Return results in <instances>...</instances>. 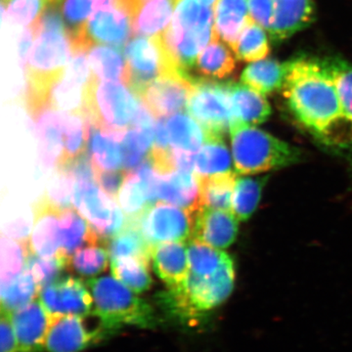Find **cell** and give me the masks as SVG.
Returning a JSON list of instances; mask_svg holds the SVG:
<instances>
[{"label": "cell", "mask_w": 352, "mask_h": 352, "mask_svg": "<svg viewBox=\"0 0 352 352\" xmlns=\"http://www.w3.org/2000/svg\"><path fill=\"white\" fill-rule=\"evenodd\" d=\"M124 132L91 126L87 151L97 170H119L124 166L122 140Z\"/></svg>", "instance_id": "cell-23"}, {"label": "cell", "mask_w": 352, "mask_h": 352, "mask_svg": "<svg viewBox=\"0 0 352 352\" xmlns=\"http://www.w3.org/2000/svg\"><path fill=\"white\" fill-rule=\"evenodd\" d=\"M157 196V200L195 214L201 208L200 178L195 173L182 170L160 175Z\"/></svg>", "instance_id": "cell-21"}, {"label": "cell", "mask_w": 352, "mask_h": 352, "mask_svg": "<svg viewBox=\"0 0 352 352\" xmlns=\"http://www.w3.org/2000/svg\"><path fill=\"white\" fill-rule=\"evenodd\" d=\"M29 254V241L22 242L1 237V264H0V289L12 283L24 272Z\"/></svg>", "instance_id": "cell-41"}, {"label": "cell", "mask_w": 352, "mask_h": 352, "mask_svg": "<svg viewBox=\"0 0 352 352\" xmlns=\"http://www.w3.org/2000/svg\"><path fill=\"white\" fill-rule=\"evenodd\" d=\"M162 38L176 66L188 73L201 51L217 38L214 9L197 0H178L173 21Z\"/></svg>", "instance_id": "cell-2"}, {"label": "cell", "mask_w": 352, "mask_h": 352, "mask_svg": "<svg viewBox=\"0 0 352 352\" xmlns=\"http://www.w3.org/2000/svg\"><path fill=\"white\" fill-rule=\"evenodd\" d=\"M197 1L200 2L201 6L214 9L217 4L219 3V0H197Z\"/></svg>", "instance_id": "cell-53"}, {"label": "cell", "mask_w": 352, "mask_h": 352, "mask_svg": "<svg viewBox=\"0 0 352 352\" xmlns=\"http://www.w3.org/2000/svg\"><path fill=\"white\" fill-rule=\"evenodd\" d=\"M91 126L89 118L83 110L64 113V149L60 166L71 163L87 153Z\"/></svg>", "instance_id": "cell-30"}, {"label": "cell", "mask_w": 352, "mask_h": 352, "mask_svg": "<svg viewBox=\"0 0 352 352\" xmlns=\"http://www.w3.org/2000/svg\"><path fill=\"white\" fill-rule=\"evenodd\" d=\"M231 152L236 173L254 175L280 170L298 163V148L254 126L233 122L230 127Z\"/></svg>", "instance_id": "cell-3"}, {"label": "cell", "mask_w": 352, "mask_h": 352, "mask_svg": "<svg viewBox=\"0 0 352 352\" xmlns=\"http://www.w3.org/2000/svg\"><path fill=\"white\" fill-rule=\"evenodd\" d=\"M156 131L154 119H143L124 132L122 140V159L126 173L133 170L146 159V155L153 147Z\"/></svg>", "instance_id": "cell-27"}, {"label": "cell", "mask_w": 352, "mask_h": 352, "mask_svg": "<svg viewBox=\"0 0 352 352\" xmlns=\"http://www.w3.org/2000/svg\"><path fill=\"white\" fill-rule=\"evenodd\" d=\"M74 54L69 31L41 32L36 34L25 73V94H38L64 73Z\"/></svg>", "instance_id": "cell-7"}, {"label": "cell", "mask_w": 352, "mask_h": 352, "mask_svg": "<svg viewBox=\"0 0 352 352\" xmlns=\"http://www.w3.org/2000/svg\"><path fill=\"white\" fill-rule=\"evenodd\" d=\"M39 300L53 317L78 315L87 317L94 314L91 293L82 280L73 276L60 277L41 289Z\"/></svg>", "instance_id": "cell-14"}, {"label": "cell", "mask_w": 352, "mask_h": 352, "mask_svg": "<svg viewBox=\"0 0 352 352\" xmlns=\"http://www.w3.org/2000/svg\"><path fill=\"white\" fill-rule=\"evenodd\" d=\"M87 286L94 298V314L100 319L103 329L113 330L124 325L152 328L156 325L151 305L113 275L92 278L88 280Z\"/></svg>", "instance_id": "cell-4"}, {"label": "cell", "mask_w": 352, "mask_h": 352, "mask_svg": "<svg viewBox=\"0 0 352 352\" xmlns=\"http://www.w3.org/2000/svg\"><path fill=\"white\" fill-rule=\"evenodd\" d=\"M289 62L281 63L274 59H263L250 64L241 75V82L261 94L280 89L288 74Z\"/></svg>", "instance_id": "cell-29"}, {"label": "cell", "mask_w": 352, "mask_h": 352, "mask_svg": "<svg viewBox=\"0 0 352 352\" xmlns=\"http://www.w3.org/2000/svg\"><path fill=\"white\" fill-rule=\"evenodd\" d=\"M250 20L248 0H219L215 6V32L232 50Z\"/></svg>", "instance_id": "cell-25"}, {"label": "cell", "mask_w": 352, "mask_h": 352, "mask_svg": "<svg viewBox=\"0 0 352 352\" xmlns=\"http://www.w3.org/2000/svg\"><path fill=\"white\" fill-rule=\"evenodd\" d=\"M314 19L312 0H273V21L270 34L275 41L291 38Z\"/></svg>", "instance_id": "cell-22"}, {"label": "cell", "mask_w": 352, "mask_h": 352, "mask_svg": "<svg viewBox=\"0 0 352 352\" xmlns=\"http://www.w3.org/2000/svg\"><path fill=\"white\" fill-rule=\"evenodd\" d=\"M51 0H3L7 19L11 24L30 27L45 10Z\"/></svg>", "instance_id": "cell-46"}, {"label": "cell", "mask_w": 352, "mask_h": 352, "mask_svg": "<svg viewBox=\"0 0 352 352\" xmlns=\"http://www.w3.org/2000/svg\"><path fill=\"white\" fill-rule=\"evenodd\" d=\"M102 243L87 219L73 208L61 210V249L58 256L69 259L85 245Z\"/></svg>", "instance_id": "cell-26"}, {"label": "cell", "mask_w": 352, "mask_h": 352, "mask_svg": "<svg viewBox=\"0 0 352 352\" xmlns=\"http://www.w3.org/2000/svg\"><path fill=\"white\" fill-rule=\"evenodd\" d=\"M239 221L232 210L201 208L194 214L191 238L215 249L226 250L237 238Z\"/></svg>", "instance_id": "cell-18"}, {"label": "cell", "mask_w": 352, "mask_h": 352, "mask_svg": "<svg viewBox=\"0 0 352 352\" xmlns=\"http://www.w3.org/2000/svg\"><path fill=\"white\" fill-rule=\"evenodd\" d=\"M151 259L155 272L166 283L168 291L182 289L190 272L185 241H170L153 245Z\"/></svg>", "instance_id": "cell-19"}, {"label": "cell", "mask_w": 352, "mask_h": 352, "mask_svg": "<svg viewBox=\"0 0 352 352\" xmlns=\"http://www.w3.org/2000/svg\"><path fill=\"white\" fill-rule=\"evenodd\" d=\"M337 88L342 113L352 122V65L339 57L320 60Z\"/></svg>", "instance_id": "cell-43"}, {"label": "cell", "mask_w": 352, "mask_h": 352, "mask_svg": "<svg viewBox=\"0 0 352 352\" xmlns=\"http://www.w3.org/2000/svg\"><path fill=\"white\" fill-rule=\"evenodd\" d=\"M85 317L78 315H64L53 318L45 347L48 352H82L95 339L98 332L88 330L85 323Z\"/></svg>", "instance_id": "cell-20"}, {"label": "cell", "mask_w": 352, "mask_h": 352, "mask_svg": "<svg viewBox=\"0 0 352 352\" xmlns=\"http://www.w3.org/2000/svg\"><path fill=\"white\" fill-rule=\"evenodd\" d=\"M267 179V176L254 178L244 175L237 178L232 197V212L241 221L249 219L256 212Z\"/></svg>", "instance_id": "cell-38"}, {"label": "cell", "mask_w": 352, "mask_h": 352, "mask_svg": "<svg viewBox=\"0 0 352 352\" xmlns=\"http://www.w3.org/2000/svg\"><path fill=\"white\" fill-rule=\"evenodd\" d=\"M73 205L87 220L102 244L124 228L126 220L115 200L97 182H75Z\"/></svg>", "instance_id": "cell-11"}, {"label": "cell", "mask_w": 352, "mask_h": 352, "mask_svg": "<svg viewBox=\"0 0 352 352\" xmlns=\"http://www.w3.org/2000/svg\"><path fill=\"white\" fill-rule=\"evenodd\" d=\"M111 259L140 256L151 261L152 245L148 244L138 226L126 220L124 228L119 233L103 243Z\"/></svg>", "instance_id": "cell-35"}, {"label": "cell", "mask_w": 352, "mask_h": 352, "mask_svg": "<svg viewBox=\"0 0 352 352\" xmlns=\"http://www.w3.org/2000/svg\"><path fill=\"white\" fill-rule=\"evenodd\" d=\"M248 4L252 19L270 32L273 21V0H248Z\"/></svg>", "instance_id": "cell-50"}, {"label": "cell", "mask_w": 352, "mask_h": 352, "mask_svg": "<svg viewBox=\"0 0 352 352\" xmlns=\"http://www.w3.org/2000/svg\"><path fill=\"white\" fill-rule=\"evenodd\" d=\"M38 288L32 273L27 267L19 277L0 289L1 296V311L12 314L15 310L34 302V298L38 296Z\"/></svg>", "instance_id": "cell-42"}, {"label": "cell", "mask_w": 352, "mask_h": 352, "mask_svg": "<svg viewBox=\"0 0 352 352\" xmlns=\"http://www.w3.org/2000/svg\"><path fill=\"white\" fill-rule=\"evenodd\" d=\"M187 111L210 135L223 136L235 122L229 83L194 78Z\"/></svg>", "instance_id": "cell-9"}, {"label": "cell", "mask_w": 352, "mask_h": 352, "mask_svg": "<svg viewBox=\"0 0 352 352\" xmlns=\"http://www.w3.org/2000/svg\"><path fill=\"white\" fill-rule=\"evenodd\" d=\"M135 0H119V3L122 4V6L126 7L127 10L129 12H131L132 6H133V3Z\"/></svg>", "instance_id": "cell-54"}, {"label": "cell", "mask_w": 352, "mask_h": 352, "mask_svg": "<svg viewBox=\"0 0 352 352\" xmlns=\"http://www.w3.org/2000/svg\"><path fill=\"white\" fill-rule=\"evenodd\" d=\"M282 89L296 119L324 142L346 118L337 88L320 60L298 58L289 61Z\"/></svg>", "instance_id": "cell-1"}, {"label": "cell", "mask_w": 352, "mask_h": 352, "mask_svg": "<svg viewBox=\"0 0 352 352\" xmlns=\"http://www.w3.org/2000/svg\"><path fill=\"white\" fill-rule=\"evenodd\" d=\"M69 265V261L61 256L41 258L36 254H28L25 267L32 273L38 291L59 279L60 275Z\"/></svg>", "instance_id": "cell-45"}, {"label": "cell", "mask_w": 352, "mask_h": 352, "mask_svg": "<svg viewBox=\"0 0 352 352\" xmlns=\"http://www.w3.org/2000/svg\"><path fill=\"white\" fill-rule=\"evenodd\" d=\"M109 252L102 243L85 245L69 259L68 267L85 277H94L107 270Z\"/></svg>", "instance_id": "cell-44"}, {"label": "cell", "mask_w": 352, "mask_h": 352, "mask_svg": "<svg viewBox=\"0 0 352 352\" xmlns=\"http://www.w3.org/2000/svg\"><path fill=\"white\" fill-rule=\"evenodd\" d=\"M233 52L241 61L250 63L265 59L270 52L265 29L251 18L241 32Z\"/></svg>", "instance_id": "cell-40"}, {"label": "cell", "mask_w": 352, "mask_h": 352, "mask_svg": "<svg viewBox=\"0 0 352 352\" xmlns=\"http://www.w3.org/2000/svg\"><path fill=\"white\" fill-rule=\"evenodd\" d=\"M133 32L131 12L118 3L95 11L82 29L71 34L74 48L90 50L96 44L120 47Z\"/></svg>", "instance_id": "cell-12"}, {"label": "cell", "mask_w": 352, "mask_h": 352, "mask_svg": "<svg viewBox=\"0 0 352 352\" xmlns=\"http://www.w3.org/2000/svg\"><path fill=\"white\" fill-rule=\"evenodd\" d=\"M34 38H36V32H34L32 25L25 28L21 34L18 51H19L21 66L25 69H27L28 63H29L30 54H31L32 48V39Z\"/></svg>", "instance_id": "cell-52"}, {"label": "cell", "mask_w": 352, "mask_h": 352, "mask_svg": "<svg viewBox=\"0 0 352 352\" xmlns=\"http://www.w3.org/2000/svg\"><path fill=\"white\" fill-rule=\"evenodd\" d=\"M92 76L99 80H112L129 85V74L126 58L113 47L94 45L88 52Z\"/></svg>", "instance_id": "cell-33"}, {"label": "cell", "mask_w": 352, "mask_h": 352, "mask_svg": "<svg viewBox=\"0 0 352 352\" xmlns=\"http://www.w3.org/2000/svg\"><path fill=\"white\" fill-rule=\"evenodd\" d=\"M193 76L175 72L157 78L139 97L155 118H166L187 108L194 91Z\"/></svg>", "instance_id": "cell-13"}, {"label": "cell", "mask_w": 352, "mask_h": 352, "mask_svg": "<svg viewBox=\"0 0 352 352\" xmlns=\"http://www.w3.org/2000/svg\"><path fill=\"white\" fill-rule=\"evenodd\" d=\"M235 122L248 126H258L271 115L270 102L264 94L241 83H229Z\"/></svg>", "instance_id": "cell-24"}, {"label": "cell", "mask_w": 352, "mask_h": 352, "mask_svg": "<svg viewBox=\"0 0 352 352\" xmlns=\"http://www.w3.org/2000/svg\"><path fill=\"white\" fill-rule=\"evenodd\" d=\"M170 0H149L139 4L132 16L136 36H161L170 25L173 6Z\"/></svg>", "instance_id": "cell-28"}, {"label": "cell", "mask_w": 352, "mask_h": 352, "mask_svg": "<svg viewBox=\"0 0 352 352\" xmlns=\"http://www.w3.org/2000/svg\"><path fill=\"white\" fill-rule=\"evenodd\" d=\"M234 54L233 50H229L226 43L217 36L201 51L193 68L208 78H226L236 68Z\"/></svg>", "instance_id": "cell-32"}, {"label": "cell", "mask_w": 352, "mask_h": 352, "mask_svg": "<svg viewBox=\"0 0 352 352\" xmlns=\"http://www.w3.org/2000/svg\"><path fill=\"white\" fill-rule=\"evenodd\" d=\"M126 177V173L124 170H97V184L113 200L119 196Z\"/></svg>", "instance_id": "cell-49"}, {"label": "cell", "mask_w": 352, "mask_h": 352, "mask_svg": "<svg viewBox=\"0 0 352 352\" xmlns=\"http://www.w3.org/2000/svg\"><path fill=\"white\" fill-rule=\"evenodd\" d=\"M29 113L36 122L41 164L46 168H59L63 157L64 113L46 105Z\"/></svg>", "instance_id": "cell-16"}, {"label": "cell", "mask_w": 352, "mask_h": 352, "mask_svg": "<svg viewBox=\"0 0 352 352\" xmlns=\"http://www.w3.org/2000/svg\"><path fill=\"white\" fill-rule=\"evenodd\" d=\"M150 259L126 256L111 259L112 275L136 294L151 288L153 280L149 272Z\"/></svg>", "instance_id": "cell-37"}, {"label": "cell", "mask_w": 352, "mask_h": 352, "mask_svg": "<svg viewBox=\"0 0 352 352\" xmlns=\"http://www.w3.org/2000/svg\"><path fill=\"white\" fill-rule=\"evenodd\" d=\"M0 339H1L0 352H19L18 340L14 332L10 314L2 311L1 320H0Z\"/></svg>", "instance_id": "cell-51"}, {"label": "cell", "mask_w": 352, "mask_h": 352, "mask_svg": "<svg viewBox=\"0 0 352 352\" xmlns=\"http://www.w3.org/2000/svg\"><path fill=\"white\" fill-rule=\"evenodd\" d=\"M140 98L124 83L99 80L92 76L85 92V111L92 126L108 131L131 127Z\"/></svg>", "instance_id": "cell-6"}, {"label": "cell", "mask_w": 352, "mask_h": 352, "mask_svg": "<svg viewBox=\"0 0 352 352\" xmlns=\"http://www.w3.org/2000/svg\"><path fill=\"white\" fill-rule=\"evenodd\" d=\"M62 14L69 34L82 29L90 14L97 10L96 0H64Z\"/></svg>", "instance_id": "cell-48"}, {"label": "cell", "mask_w": 352, "mask_h": 352, "mask_svg": "<svg viewBox=\"0 0 352 352\" xmlns=\"http://www.w3.org/2000/svg\"><path fill=\"white\" fill-rule=\"evenodd\" d=\"M238 173L236 170L200 178L201 208L232 210V197Z\"/></svg>", "instance_id": "cell-36"}, {"label": "cell", "mask_w": 352, "mask_h": 352, "mask_svg": "<svg viewBox=\"0 0 352 352\" xmlns=\"http://www.w3.org/2000/svg\"><path fill=\"white\" fill-rule=\"evenodd\" d=\"M187 254L190 273L198 276L214 274L231 258L226 252L194 238L187 241Z\"/></svg>", "instance_id": "cell-39"}, {"label": "cell", "mask_w": 352, "mask_h": 352, "mask_svg": "<svg viewBox=\"0 0 352 352\" xmlns=\"http://www.w3.org/2000/svg\"><path fill=\"white\" fill-rule=\"evenodd\" d=\"M232 152L229 151L222 136L207 134L205 143L197 153L195 173L200 178L232 170Z\"/></svg>", "instance_id": "cell-31"}, {"label": "cell", "mask_w": 352, "mask_h": 352, "mask_svg": "<svg viewBox=\"0 0 352 352\" xmlns=\"http://www.w3.org/2000/svg\"><path fill=\"white\" fill-rule=\"evenodd\" d=\"M9 314L19 352H36L43 349L54 317L41 300H34Z\"/></svg>", "instance_id": "cell-17"}, {"label": "cell", "mask_w": 352, "mask_h": 352, "mask_svg": "<svg viewBox=\"0 0 352 352\" xmlns=\"http://www.w3.org/2000/svg\"><path fill=\"white\" fill-rule=\"evenodd\" d=\"M60 1H62V0H60Z\"/></svg>", "instance_id": "cell-55"}, {"label": "cell", "mask_w": 352, "mask_h": 352, "mask_svg": "<svg viewBox=\"0 0 352 352\" xmlns=\"http://www.w3.org/2000/svg\"><path fill=\"white\" fill-rule=\"evenodd\" d=\"M138 226L148 244L191 239L194 214L166 201H156L139 217L127 219Z\"/></svg>", "instance_id": "cell-10"}, {"label": "cell", "mask_w": 352, "mask_h": 352, "mask_svg": "<svg viewBox=\"0 0 352 352\" xmlns=\"http://www.w3.org/2000/svg\"><path fill=\"white\" fill-rule=\"evenodd\" d=\"M166 126L171 147L182 151L198 153L207 138L205 129L190 113H175Z\"/></svg>", "instance_id": "cell-34"}, {"label": "cell", "mask_w": 352, "mask_h": 352, "mask_svg": "<svg viewBox=\"0 0 352 352\" xmlns=\"http://www.w3.org/2000/svg\"><path fill=\"white\" fill-rule=\"evenodd\" d=\"M75 179L66 166L57 168L56 173L51 178L48 188L44 196L55 207L64 210L71 208L73 203Z\"/></svg>", "instance_id": "cell-47"}, {"label": "cell", "mask_w": 352, "mask_h": 352, "mask_svg": "<svg viewBox=\"0 0 352 352\" xmlns=\"http://www.w3.org/2000/svg\"><path fill=\"white\" fill-rule=\"evenodd\" d=\"M61 210L43 195L34 205V226L29 252L41 258H54L61 249Z\"/></svg>", "instance_id": "cell-15"}, {"label": "cell", "mask_w": 352, "mask_h": 352, "mask_svg": "<svg viewBox=\"0 0 352 352\" xmlns=\"http://www.w3.org/2000/svg\"><path fill=\"white\" fill-rule=\"evenodd\" d=\"M235 279V266L230 258L214 274L198 276L189 272L182 289L166 292L162 298L176 314L184 317L200 316L226 302L232 294Z\"/></svg>", "instance_id": "cell-5"}, {"label": "cell", "mask_w": 352, "mask_h": 352, "mask_svg": "<svg viewBox=\"0 0 352 352\" xmlns=\"http://www.w3.org/2000/svg\"><path fill=\"white\" fill-rule=\"evenodd\" d=\"M124 58L129 68V87L138 97L157 78L183 72L171 59L162 34L131 39L124 48Z\"/></svg>", "instance_id": "cell-8"}]
</instances>
